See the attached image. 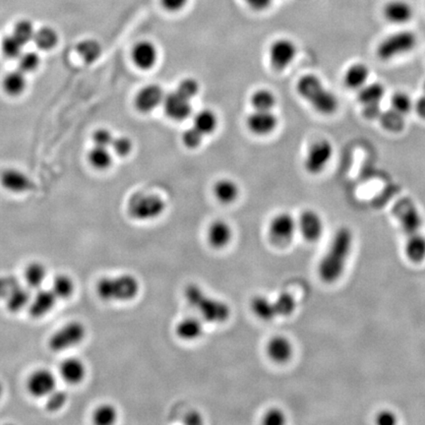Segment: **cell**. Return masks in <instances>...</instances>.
I'll use <instances>...</instances> for the list:
<instances>
[{
    "label": "cell",
    "instance_id": "681fc988",
    "mask_svg": "<svg viewBox=\"0 0 425 425\" xmlns=\"http://www.w3.org/2000/svg\"><path fill=\"white\" fill-rule=\"evenodd\" d=\"M203 136L204 135L193 126L184 132L182 140H184V143L187 148L195 149L201 145Z\"/></svg>",
    "mask_w": 425,
    "mask_h": 425
},
{
    "label": "cell",
    "instance_id": "6f0895ef",
    "mask_svg": "<svg viewBox=\"0 0 425 425\" xmlns=\"http://www.w3.org/2000/svg\"><path fill=\"white\" fill-rule=\"evenodd\" d=\"M414 111H416L417 116L425 121V92L424 96L419 97L417 102H414Z\"/></svg>",
    "mask_w": 425,
    "mask_h": 425
},
{
    "label": "cell",
    "instance_id": "f6af8a7d",
    "mask_svg": "<svg viewBox=\"0 0 425 425\" xmlns=\"http://www.w3.org/2000/svg\"><path fill=\"white\" fill-rule=\"evenodd\" d=\"M68 401V395L64 390H54L47 397L46 407L47 411L57 412L61 409Z\"/></svg>",
    "mask_w": 425,
    "mask_h": 425
},
{
    "label": "cell",
    "instance_id": "f1b7e54d",
    "mask_svg": "<svg viewBox=\"0 0 425 425\" xmlns=\"http://www.w3.org/2000/svg\"><path fill=\"white\" fill-rule=\"evenodd\" d=\"M47 271L44 265L40 262H32L25 269L24 279L29 289H42L47 279Z\"/></svg>",
    "mask_w": 425,
    "mask_h": 425
},
{
    "label": "cell",
    "instance_id": "44dd1931",
    "mask_svg": "<svg viewBox=\"0 0 425 425\" xmlns=\"http://www.w3.org/2000/svg\"><path fill=\"white\" fill-rule=\"evenodd\" d=\"M234 232L231 226L224 221H216L210 225L207 232V239L210 246L214 249L221 250L231 244Z\"/></svg>",
    "mask_w": 425,
    "mask_h": 425
},
{
    "label": "cell",
    "instance_id": "30bf717a",
    "mask_svg": "<svg viewBox=\"0 0 425 425\" xmlns=\"http://www.w3.org/2000/svg\"><path fill=\"white\" fill-rule=\"evenodd\" d=\"M297 224L289 212H281L273 217L269 225V239L279 247L287 246L296 234Z\"/></svg>",
    "mask_w": 425,
    "mask_h": 425
},
{
    "label": "cell",
    "instance_id": "ffe728a7",
    "mask_svg": "<svg viewBox=\"0 0 425 425\" xmlns=\"http://www.w3.org/2000/svg\"><path fill=\"white\" fill-rule=\"evenodd\" d=\"M164 95L161 87L157 85H149L145 87L137 95L135 99L137 109L139 112H151L164 102Z\"/></svg>",
    "mask_w": 425,
    "mask_h": 425
},
{
    "label": "cell",
    "instance_id": "603a6c76",
    "mask_svg": "<svg viewBox=\"0 0 425 425\" xmlns=\"http://www.w3.org/2000/svg\"><path fill=\"white\" fill-rule=\"evenodd\" d=\"M204 324L196 317H185L176 326V335L181 341L195 342L203 336Z\"/></svg>",
    "mask_w": 425,
    "mask_h": 425
},
{
    "label": "cell",
    "instance_id": "bcb514c9",
    "mask_svg": "<svg viewBox=\"0 0 425 425\" xmlns=\"http://www.w3.org/2000/svg\"><path fill=\"white\" fill-rule=\"evenodd\" d=\"M40 65V57L36 52H26L19 57V67L24 73L35 71Z\"/></svg>",
    "mask_w": 425,
    "mask_h": 425
},
{
    "label": "cell",
    "instance_id": "7c38bea8",
    "mask_svg": "<svg viewBox=\"0 0 425 425\" xmlns=\"http://www.w3.org/2000/svg\"><path fill=\"white\" fill-rule=\"evenodd\" d=\"M296 44L289 39H280L270 47V61L277 70L286 69L297 56Z\"/></svg>",
    "mask_w": 425,
    "mask_h": 425
},
{
    "label": "cell",
    "instance_id": "9f6ffc18",
    "mask_svg": "<svg viewBox=\"0 0 425 425\" xmlns=\"http://www.w3.org/2000/svg\"><path fill=\"white\" fill-rule=\"evenodd\" d=\"M203 417H202L198 412H188V414L184 417V424H186L196 425L203 424Z\"/></svg>",
    "mask_w": 425,
    "mask_h": 425
},
{
    "label": "cell",
    "instance_id": "83f0119b",
    "mask_svg": "<svg viewBox=\"0 0 425 425\" xmlns=\"http://www.w3.org/2000/svg\"><path fill=\"white\" fill-rule=\"evenodd\" d=\"M214 194L221 203L229 204L239 197V188L236 182L231 179H221L215 184Z\"/></svg>",
    "mask_w": 425,
    "mask_h": 425
},
{
    "label": "cell",
    "instance_id": "d590c367",
    "mask_svg": "<svg viewBox=\"0 0 425 425\" xmlns=\"http://www.w3.org/2000/svg\"><path fill=\"white\" fill-rule=\"evenodd\" d=\"M92 417V421L97 425H111L116 424L119 412L112 405L104 404L95 409Z\"/></svg>",
    "mask_w": 425,
    "mask_h": 425
},
{
    "label": "cell",
    "instance_id": "d4e9b609",
    "mask_svg": "<svg viewBox=\"0 0 425 425\" xmlns=\"http://www.w3.org/2000/svg\"><path fill=\"white\" fill-rule=\"evenodd\" d=\"M61 378L67 383L76 385L81 383L86 376V366L83 361L75 357H69L61 362L59 366Z\"/></svg>",
    "mask_w": 425,
    "mask_h": 425
},
{
    "label": "cell",
    "instance_id": "9a60e30c",
    "mask_svg": "<svg viewBox=\"0 0 425 425\" xmlns=\"http://www.w3.org/2000/svg\"><path fill=\"white\" fill-rule=\"evenodd\" d=\"M297 227L305 241L309 242L318 241L324 231L323 221L318 212L313 210L302 212Z\"/></svg>",
    "mask_w": 425,
    "mask_h": 425
},
{
    "label": "cell",
    "instance_id": "74e56055",
    "mask_svg": "<svg viewBox=\"0 0 425 425\" xmlns=\"http://www.w3.org/2000/svg\"><path fill=\"white\" fill-rule=\"evenodd\" d=\"M391 109L402 116H406L414 109V102L407 92L399 91L394 92L390 99Z\"/></svg>",
    "mask_w": 425,
    "mask_h": 425
},
{
    "label": "cell",
    "instance_id": "3957f363",
    "mask_svg": "<svg viewBox=\"0 0 425 425\" xmlns=\"http://www.w3.org/2000/svg\"><path fill=\"white\" fill-rule=\"evenodd\" d=\"M185 301L205 322L224 324L232 316V309L227 302L210 297L198 286L190 284L184 289Z\"/></svg>",
    "mask_w": 425,
    "mask_h": 425
},
{
    "label": "cell",
    "instance_id": "e0dca14e",
    "mask_svg": "<svg viewBox=\"0 0 425 425\" xmlns=\"http://www.w3.org/2000/svg\"><path fill=\"white\" fill-rule=\"evenodd\" d=\"M277 117L272 111H256L247 119V126L255 135L265 136L277 128Z\"/></svg>",
    "mask_w": 425,
    "mask_h": 425
},
{
    "label": "cell",
    "instance_id": "4316f807",
    "mask_svg": "<svg viewBox=\"0 0 425 425\" xmlns=\"http://www.w3.org/2000/svg\"><path fill=\"white\" fill-rule=\"evenodd\" d=\"M1 181L5 188L12 192H17V193L27 191L31 187V181L28 176L16 169H9V171L5 172Z\"/></svg>",
    "mask_w": 425,
    "mask_h": 425
},
{
    "label": "cell",
    "instance_id": "6da1fadb",
    "mask_svg": "<svg viewBox=\"0 0 425 425\" xmlns=\"http://www.w3.org/2000/svg\"><path fill=\"white\" fill-rule=\"evenodd\" d=\"M393 215L406 237L407 258L412 263H421L425 260V237L421 231V212L416 203L409 197H402L394 204Z\"/></svg>",
    "mask_w": 425,
    "mask_h": 425
},
{
    "label": "cell",
    "instance_id": "1f68e13d",
    "mask_svg": "<svg viewBox=\"0 0 425 425\" xmlns=\"http://www.w3.org/2000/svg\"><path fill=\"white\" fill-rule=\"evenodd\" d=\"M277 318H286L292 316L297 309V301L289 292H282L274 299Z\"/></svg>",
    "mask_w": 425,
    "mask_h": 425
},
{
    "label": "cell",
    "instance_id": "b9f144b4",
    "mask_svg": "<svg viewBox=\"0 0 425 425\" xmlns=\"http://www.w3.org/2000/svg\"><path fill=\"white\" fill-rule=\"evenodd\" d=\"M34 26L28 20H22L15 25L13 36L16 37L22 44H27L34 40Z\"/></svg>",
    "mask_w": 425,
    "mask_h": 425
},
{
    "label": "cell",
    "instance_id": "d6a6232c",
    "mask_svg": "<svg viewBox=\"0 0 425 425\" xmlns=\"http://www.w3.org/2000/svg\"><path fill=\"white\" fill-rule=\"evenodd\" d=\"M217 126V119L214 112L203 109L194 117V127L203 135L212 133Z\"/></svg>",
    "mask_w": 425,
    "mask_h": 425
},
{
    "label": "cell",
    "instance_id": "5bb4252c",
    "mask_svg": "<svg viewBox=\"0 0 425 425\" xmlns=\"http://www.w3.org/2000/svg\"><path fill=\"white\" fill-rule=\"evenodd\" d=\"M382 14L387 22L393 25H406L414 16V7L407 0H390L385 4Z\"/></svg>",
    "mask_w": 425,
    "mask_h": 425
},
{
    "label": "cell",
    "instance_id": "8992f818",
    "mask_svg": "<svg viewBox=\"0 0 425 425\" xmlns=\"http://www.w3.org/2000/svg\"><path fill=\"white\" fill-rule=\"evenodd\" d=\"M417 41V34L412 31L402 30L394 32L380 42L377 47V56L383 61H392L414 51Z\"/></svg>",
    "mask_w": 425,
    "mask_h": 425
},
{
    "label": "cell",
    "instance_id": "9c48e42d",
    "mask_svg": "<svg viewBox=\"0 0 425 425\" xmlns=\"http://www.w3.org/2000/svg\"><path fill=\"white\" fill-rule=\"evenodd\" d=\"M86 334V327L81 322H69L52 335L49 346L54 352L66 351L83 342Z\"/></svg>",
    "mask_w": 425,
    "mask_h": 425
},
{
    "label": "cell",
    "instance_id": "f546056e",
    "mask_svg": "<svg viewBox=\"0 0 425 425\" xmlns=\"http://www.w3.org/2000/svg\"><path fill=\"white\" fill-rule=\"evenodd\" d=\"M31 301L32 294L28 287L20 286L4 301L6 304L7 309L12 313H16V312H20L26 307H29Z\"/></svg>",
    "mask_w": 425,
    "mask_h": 425
},
{
    "label": "cell",
    "instance_id": "60d3db41",
    "mask_svg": "<svg viewBox=\"0 0 425 425\" xmlns=\"http://www.w3.org/2000/svg\"><path fill=\"white\" fill-rule=\"evenodd\" d=\"M381 124L384 128L389 131L399 132L401 131L405 126L404 116L394 112L393 109H390V112H385L380 117Z\"/></svg>",
    "mask_w": 425,
    "mask_h": 425
},
{
    "label": "cell",
    "instance_id": "d6986e66",
    "mask_svg": "<svg viewBox=\"0 0 425 425\" xmlns=\"http://www.w3.org/2000/svg\"><path fill=\"white\" fill-rule=\"evenodd\" d=\"M57 297L52 289H39L32 297L29 305L30 315L34 318H42L54 309Z\"/></svg>",
    "mask_w": 425,
    "mask_h": 425
},
{
    "label": "cell",
    "instance_id": "816d5d0a",
    "mask_svg": "<svg viewBox=\"0 0 425 425\" xmlns=\"http://www.w3.org/2000/svg\"><path fill=\"white\" fill-rule=\"evenodd\" d=\"M92 139H94L96 146L104 147V148H109V146H112L114 140L112 132L104 128L97 130L94 133V136H92Z\"/></svg>",
    "mask_w": 425,
    "mask_h": 425
},
{
    "label": "cell",
    "instance_id": "4dcf8cb0",
    "mask_svg": "<svg viewBox=\"0 0 425 425\" xmlns=\"http://www.w3.org/2000/svg\"><path fill=\"white\" fill-rule=\"evenodd\" d=\"M27 80L21 70L11 72L4 78V87L10 96H19L26 89Z\"/></svg>",
    "mask_w": 425,
    "mask_h": 425
},
{
    "label": "cell",
    "instance_id": "c3c4849f",
    "mask_svg": "<svg viewBox=\"0 0 425 425\" xmlns=\"http://www.w3.org/2000/svg\"><path fill=\"white\" fill-rule=\"evenodd\" d=\"M262 422L266 425H282L286 424L287 417L279 407H271L265 412Z\"/></svg>",
    "mask_w": 425,
    "mask_h": 425
},
{
    "label": "cell",
    "instance_id": "e575fe53",
    "mask_svg": "<svg viewBox=\"0 0 425 425\" xmlns=\"http://www.w3.org/2000/svg\"><path fill=\"white\" fill-rule=\"evenodd\" d=\"M36 46L42 51H51L56 46L59 42V36L54 29L49 27H44L39 31L35 32L34 40Z\"/></svg>",
    "mask_w": 425,
    "mask_h": 425
},
{
    "label": "cell",
    "instance_id": "8d00e7d4",
    "mask_svg": "<svg viewBox=\"0 0 425 425\" xmlns=\"http://www.w3.org/2000/svg\"><path fill=\"white\" fill-rule=\"evenodd\" d=\"M77 52L88 64L96 61L102 54V47L96 40H84L77 46Z\"/></svg>",
    "mask_w": 425,
    "mask_h": 425
},
{
    "label": "cell",
    "instance_id": "11a10c76",
    "mask_svg": "<svg viewBox=\"0 0 425 425\" xmlns=\"http://www.w3.org/2000/svg\"><path fill=\"white\" fill-rule=\"evenodd\" d=\"M376 422L380 425H393L397 424V417L393 412L384 411L377 416Z\"/></svg>",
    "mask_w": 425,
    "mask_h": 425
},
{
    "label": "cell",
    "instance_id": "cb8c5ba5",
    "mask_svg": "<svg viewBox=\"0 0 425 425\" xmlns=\"http://www.w3.org/2000/svg\"><path fill=\"white\" fill-rule=\"evenodd\" d=\"M370 76L369 67L361 62L352 64L347 67L344 74V84L349 90H361L369 82Z\"/></svg>",
    "mask_w": 425,
    "mask_h": 425
},
{
    "label": "cell",
    "instance_id": "5b68a950",
    "mask_svg": "<svg viewBox=\"0 0 425 425\" xmlns=\"http://www.w3.org/2000/svg\"><path fill=\"white\" fill-rule=\"evenodd\" d=\"M141 286L133 275L102 277L97 284V294L104 301L126 302L138 297Z\"/></svg>",
    "mask_w": 425,
    "mask_h": 425
},
{
    "label": "cell",
    "instance_id": "7402d4cb",
    "mask_svg": "<svg viewBox=\"0 0 425 425\" xmlns=\"http://www.w3.org/2000/svg\"><path fill=\"white\" fill-rule=\"evenodd\" d=\"M132 59L140 69L148 70L154 67L157 59L156 47L151 42H140L134 47Z\"/></svg>",
    "mask_w": 425,
    "mask_h": 425
},
{
    "label": "cell",
    "instance_id": "2e32d148",
    "mask_svg": "<svg viewBox=\"0 0 425 425\" xmlns=\"http://www.w3.org/2000/svg\"><path fill=\"white\" fill-rule=\"evenodd\" d=\"M164 107L167 116L176 121H184L192 112L189 100L185 99L176 91L164 96Z\"/></svg>",
    "mask_w": 425,
    "mask_h": 425
},
{
    "label": "cell",
    "instance_id": "f907efd6",
    "mask_svg": "<svg viewBox=\"0 0 425 425\" xmlns=\"http://www.w3.org/2000/svg\"><path fill=\"white\" fill-rule=\"evenodd\" d=\"M114 151L121 157L127 156L132 150V142L128 137H119L114 139L112 144Z\"/></svg>",
    "mask_w": 425,
    "mask_h": 425
},
{
    "label": "cell",
    "instance_id": "ba28073f",
    "mask_svg": "<svg viewBox=\"0 0 425 425\" xmlns=\"http://www.w3.org/2000/svg\"><path fill=\"white\" fill-rule=\"evenodd\" d=\"M333 156V144L327 139L317 140L305 156L304 169L309 174L317 176L326 169Z\"/></svg>",
    "mask_w": 425,
    "mask_h": 425
},
{
    "label": "cell",
    "instance_id": "836d02e7",
    "mask_svg": "<svg viewBox=\"0 0 425 425\" xmlns=\"http://www.w3.org/2000/svg\"><path fill=\"white\" fill-rule=\"evenodd\" d=\"M52 291L57 299H67L72 297L75 289L73 280L67 275H59L52 282Z\"/></svg>",
    "mask_w": 425,
    "mask_h": 425
},
{
    "label": "cell",
    "instance_id": "484cf974",
    "mask_svg": "<svg viewBox=\"0 0 425 425\" xmlns=\"http://www.w3.org/2000/svg\"><path fill=\"white\" fill-rule=\"evenodd\" d=\"M250 309L257 318L262 321H272L277 318L276 307L274 301L265 296L252 297Z\"/></svg>",
    "mask_w": 425,
    "mask_h": 425
},
{
    "label": "cell",
    "instance_id": "ee69618b",
    "mask_svg": "<svg viewBox=\"0 0 425 425\" xmlns=\"http://www.w3.org/2000/svg\"><path fill=\"white\" fill-rule=\"evenodd\" d=\"M20 286H22L21 282L16 276L13 275L0 276V299L5 301Z\"/></svg>",
    "mask_w": 425,
    "mask_h": 425
},
{
    "label": "cell",
    "instance_id": "7a4b0ae2",
    "mask_svg": "<svg viewBox=\"0 0 425 425\" xmlns=\"http://www.w3.org/2000/svg\"><path fill=\"white\" fill-rule=\"evenodd\" d=\"M352 234L349 227H341L335 234L328 251L318 267V273L325 282H336L342 276L351 253Z\"/></svg>",
    "mask_w": 425,
    "mask_h": 425
},
{
    "label": "cell",
    "instance_id": "ac0fdd59",
    "mask_svg": "<svg viewBox=\"0 0 425 425\" xmlns=\"http://www.w3.org/2000/svg\"><path fill=\"white\" fill-rule=\"evenodd\" d=\"M266 354L275 364H287L294 354V346L286 337H273L267 342Z\"/></svg>",
    "mask_w": 425,
    "mask_h": 425
},
{
    "label": "cell",
    "instance_id": "f35d334b",
    "mask_svg": "<svg viewBox=\"0 0 425 425\" xmlns=\"http://www.w3.org/2000/svg\"><path fill=\"white\" fill-rule=\"evenodd\" d=\"M251 104L256 111H272L276 104V97L268 90H258L252 95Z\"/></svg>",
    "mask_w": 425,
    "mask_h": 425
},
{
    "label": "cell",
    "instance_id": "db71d44e",
    "mask_svg": "<svg viewBox=\"0 0 425 425\" xmlns=\"http://www.w3.org/2000/svg\"><path fill=\"white\" fill-rule=\"evenodd\" d=\"M244 1L254 11H264L269 9L273 4V0H244Z\"/></svg>",
    "mask_w": 425,
    "mask_h": 425
},
{
    "label": "cell",
    "instance_id": "7bdbcfd3",
    "mask_svg": "<svg viewBox=\"0 0 425 425\" xmlns=\"http://www.w3.org/2000/svg\"><path fill=\"white\" fill-rule=\"evenodd\" d=\"M23 46L24 44L12 35V36L4 37V42H2V52L8 59H19L22 54Z\"/></svg>",
    "mask_w": 425,
    "mask_h": 425
},
{
    "label": "cell",
    "instance_id": "52a82bcc",
    "mask_svg": "<svg viewBox=\"0 0 425 425\" xmlns=\"http://www.w3.org/2000/svg\"><path fill=\"white\" fill-rule=\"evenodd\" d=\"M127 210L130 217L136 221H152L164 214L166 203L157 195L139 193L129 200Z\"/></svg>",
    "mask_w": 425,
    "mask_h": 425
},
{
    "label": "cell",
    "instance_id": "f5cc1de1",
    "mask_svg": "<svg viewBox=\"0 0 425 425\" xmlns=\"http://www.w3.org/2000/svg\"><path fill=\"white\" fill-rule=\"evenodd\" d=\"M189 0H161L162 7L169 12H179L184 9Z\"/></svg>",
    "mask_w": 425,
    "mask_h": 425
},
{
    "label": "cell",
    "instance_id": "7dc6e473",
    "mask_svg": "<svg viewBox=\"0 0 425 425\" xmlns=\"http://www.w3.org/2000/svg\"><path fill=\"white\" fill-rule=\"evenodd\" d=\"M176 92L187 100L193 99L199 92V84L196 80L192 78L184 79L179 83Z\"/></svg>",
    "mask_w": 425,
    "mask_h": 425
},
{
    "label": "cell",
    "instance_id": "277c9868",
    "mask_svg": "<svg viewBox=\"0 0 425 425\" xmlns=\"http://www.w3.org/2000/svg\"><path fill=\"white\" fill-rule=\"evenodd\" d=\"M297 91L320 114L332 116L339 109L340 102L336 94L327 88L316 75L302 76L297 82Z\"/></svg>",
    "mask_w": 425,
    "mask_h": 425
},
{
    "label": "cell",
    "instance_id": "ab89813d",
    "mask_svg": "<svg viewBox=\"0 0 425 425\" xmlns=\"http://www.w3.org/2000/svg\"><path fill=\"white\" fill-rule=\"evenodd\" d=\"M89 160L92 166L97 169H107L111 167L112 157L107 148L96 146L90 152Z\"/></svg>",
    "mask_w": 425,
    "mask_h": 425
},
{
    "label": "cell",
    "instance_id": "680465c9",
    "mask_svg": "<svg viewBox=\"0 0 425 425\" xmlns=\"http://www.w3.org/2000/svg\"><path fill=\"white\" fill-rule=\"evenodd\" d=\"M424 92H425V82H424Z\"/></svg>",
    "mask_w": 425,
    "mask_h": 425
},
{
    "label": "cell",
    "instance_id": "8fae6325",
    "mask_svg": "<svg viewBox=\"0 0 425 425\" xmlns=\"http://www.w3.org/2000/svg\"><path fill=\"white\" fill-rule=\"evenodd\" d=\"M386 89L379 82L367 83L359 90L357 99L364 107V114L369 119L378 117L380 114V104L385 96Z\"/></svg>",
    "mask_w": 425,
    "mask_h": 425
},
{
    "label": "cell",
    "instance_id": "4fadbf2b",
    "mask_svg": "<svg viewBox=\"0 0 425 425\" xmlns=\"http://www.w3.org/2000/svg\"><path fill=\"white\" fill-rule=\"evenodd\" d=\"M27 388L37 397H47L56 389V378L49 370L39 369L29 377Z\"/></svg>",
    "mask_w": 425,
    "mask_h": 425
}]
</instances>
